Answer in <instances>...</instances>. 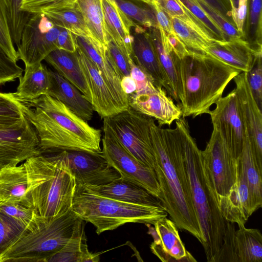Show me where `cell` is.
Returning <instances> with one entry per match:
<instances>
[{
  "label": "cell",
  "mask_w": 262,
  "mask_h": 262,
  "mask_svg": "<svg viewBox=\"0 0 262 262\" xmlns=\"http://www.w3.org/2000/svg\"><path fill=\"white\" fill-rule=\"evenodd\" d=\"M207 28L217 41L227 40L225 35L202 9L196 0H180Z\"/></svg>",
  "instance_id": "obj_44"
},
{
  "label": "cell",
  "mask_w": 262,
  "mask_h": 262,
  "mask_svg": "<svg viewBox=\"0 0 262 262\" xmlns=\"http://www.w3.org/2000/svg\"><path fill=\"white\" fill-rule=\"evenodd\" d=\"M234 235L236 262L262 261V235L257 229L238 226Z\"/></svg>",
  "instance_id": "obj_32"
},
{
  "label": "cell",
  "mask_w": 262,
  "mask_h": 262,
  "mask_svg": "<svg viewBox=\"0 0 262 262\" xmlns=\"http://www.w3.org/2000/svg\"><path fill=\"white\" fill-rule=\"evenodd\" d=\"M40 154L37 134L26 116L19 126L0 130V168Z\"/></svg>",
  "instance_id": "obj_15"
},
{
  "label": "cell",
  "mask_w": 262,
  "mask_h": 262,
  "mask_svg": "<svg viewBox=\"0 0 262 262\" xmlns=\"http://www.w3.org/2000/svg\"><path fill=\"white\" fill-rule=\"evenodd\" d=\"M80 219L71 209L51 222L43 221L22 234L0 255V262H48L66 245Z\"/></svg>",
  "instance_id": "obj_7"
},
{
  "label": "cell",
  "mask_w": 262,
  "mask_h": 262,
  "mask_svg": "<svg viewBox=\"0 0 262 262\" xmlns=\"http://www.w3.org/2000/svg\"><path fill=\"white\" fill-rule=\"evenodd\" d=\"M50 72L52 88L49 95L62 102L85 121L91 120L94 111L91 103L76 87L58 72L51 70Z\"/></svg>",
  "instance_id": "obj_25"
},
{
  "label": "cell",
  "mask_w": 262,
  "mask_h": 262,
  "mask_svg": "<svg viewBox=\"0 0 262 262\" xmlns=\"http://www.w3.org/2000/svg\"><path fill=\"white\" fill-rule=\"evenodd\" d=\"M26 230L20 223L0 210V255Z\"/></svg>",
  "instance_id": "obj_41"
},
{
  "label": "cell",
  "mask_w": 262,
  "mask_h": 262,
  "mask_svg": "<svg viewBox=\"0 0 262 262\" xmlns=\"http://www.w3.org/2000/svg\"><path fill=\"white\" fill-rule=\"evenodd\" d=\"M150 131L160 202L178 228L192 235L203 245L204 238L192 200L179 132L176 127L163 128L155 120Z\"/></svg>",
  "instance_id": "obj_2"
},
{
  "label": "cell",
  "mask_w": 262,
  "mask_h": 262,
  "mask_svg": "<svg viewBox=\"0 0 262 262\" xmlns=\"http://www.w3.org/2000/svg\"><path fill=\"white\" fill-rule=\"evenodd\" d=\"M149 29V33L160 63L169 82L172 98L180 105L181 84L178 58L169 45L166 33L158 27Z\"/></svg>",
  "instance_id": "obj_26"
},
{
  "label": "cell",
  "mask_w": 262,
  "mask_h": 262,
  "mask_svg": "<svg viewBox=\"0 0 262 262\" xmlns=\"http://www.w3.org/2000/svg\"><path fill=\"white\" fill-rule=\"evenodd\" d=\"M104 20L111 40L133 59L132 27L136 26L120 9L116 0H102Z\"/></svg>",
  "instance_id": "obj_24"
},
{
  "label": "cell",
  "mask_w": 262,
  "mask_h": 262,
  "mask_svg": "<svg viewBox=\"0 0 262 262\" xmlns=\"http://www.w3.org/2000/svg\"><path fill=\"white\" fill-rule=\"evenodd\" d=\"M178 64L184 118L208 114L227 85L241 72L206 53L192 51L178 58Z\"/></svg>",
  "instance_id": "obj_5"
},
{
  "label": "cell",
  "mask_w": 262,
  "mask_h": 262,
  "mask_svg": "<svg viewBox=\"0 0 262 262\" xmlns=\"http://www.w3.org/2000/svg\"><path fill=\"white\" fill-rule=\"evenodd\" d=\"M41 13L57 27L67 29L77 36L93 38L76 5L70 8L45 9Z\"/></svg>",
  "instance_id": "obj_34"
},
{
  "label": "cell",
  "mask_w": 262,
  "mask_h": 262,
  "mask_svg": "<svg viewBox=\"0 0 262 262\" xmlns=\"http://www.w3.org/2000/svg\"><path fill=\"white\" fill-rule=\"evenodd\" d=\"M129 64L130 69V75L134 80L136 85L135 92L145 89L151 84L154 83L145 73L136 64L134 61H130Z\"/></svg>",
  "instance_id": "obj_52"
},
{
  "label": "cell",
  "mask_w": 262,
  "mask_h": 262,
  "mask_svg": "<svg viewBox=\"0 0 262 262\" xmlns=\"http://www.w3.org/2000/svg\"><path fill=\"white\" fill-rule=\"evenodd\" d=\"M106 51L118 70L121 78L130 76L129 62L134 60L130 59L110 38Z\"/></svg>",
  "instance_id": "obj_49"
},
{
  "label": "cell",
  "mask_w": 262,
  "mask_h": 262,
  "mask_svg": "<svg viewBox=\"0 0 262 262\" xmlns=\"http://www.w3.org/2000/svg\"><path fill=\"white\" fill-rule=\"evenodd\" d=\"M134 28L132 46L134 62L155 85L163 88L172 98L168 79L161 66L149 32L139 25Z\"/></svg>",
  "instance_id": "obj_19"
},
{
  "label": "cell",
  "mask_w": 262,
  "mask_h": 262,
  "mask_svg": "<svg viewBox=\"0 0 262 262\" xmlns=\"http://www.w3.org/2000/svg\"><path fill=\"white\" fill-rule=\"evenodd\" d=\"M78 0H23L21 11L30 14L41 13L48 8L73 7Z\"/></svg>",
  "instance_id": "obj_46"
},
{
  "label": "cell",
  "mask_w": 262,
  "mask_h": 262,
  "mask_svg": "<svg viewBox=\"0 0 262 262\" xmlns=\"http://www.w3.org/2000/svg\"><path fill=\"white\" fill-rule=\"evenodd\" d=\"M23 163L28 179L26 200L38 216L51 222L71 210L76 183L63 160L53 153L40 154Z\"/></svg>",
  "instance_id": "obj_4"
},
{
  "label": "cell",
  "mask_w": 262,
  "mask_h": 262,
  "mask_svg": "<svg viewBox=\"0 0 262 262\" xmlns=\"http://www.w3.org/2000/svg\"><path fill=\"white\" fill-rule=\"evenodd\" d=\"M177 35L192 51L205 53L206 48L215 41L209 40L176 17H169Z\"/></svg>",
  "instance_id": "obj_37"
},
{
  "label": "cell",
  "mask_w": 262,
  "mask_h": 262,
  "mask_svg": "<svg viewBox=\"0 0 262 262\" xmlns=\"http://www.w3.org/2000/svg\"><path fill=\"white\" fill-rule=\"evenodd\" d=\"M78 47L100 72L121 111L129 107L128 95L121 86V77L106 49L92 37L76 35Z\"/></svg>",
  "instance_id": "obj_17"
},
{
  "label": "cell",
  "mask_w": 262,
  "mask_h": 262,
  "mask_svg": "<svg viewBox=\"0 0 262 262\" xmlns=\"http://www.w3.org/2000/svg\"><path fill=\"white\" fill-rule=\"evenodd\" d=\"M261 0H252L249 17V30L252 46L261 50Z\"/></svg>",
  "instance_id": "obj_45"
},
{
  "label": "cell",
  "mask_w": 262,
  "mask_h": 262,
  "mask_svg": "<svg viewBox=\"0 0 262 262\" xmlns=\"http://www.w3.org/2000/svg\"><path fill=\"white\" fill-rule=\"evenodd\" d=\"M61 29L41 13L30 14L16 50L18 59L24 62L25 68L42 62L57 49V37Z\"/></svg>",
  "instance_id": "obj_10"
},
{
  "label": "cell",
  "mask_w": 262,
  "mask_h": 262,
  "mask_svg": "<svg viewBox=\"0 0 262 262\" xmlns=\"http://www.w3.org/2000/svg\"><path fill=\"white\" fill-rule=\"evenodd\" d=\"M26 102L19 100L15 93L0 92V130L20 125L26 119Z\"/></svg>",
  "instance_id": "obj_35"
},
{
  "label": "cell",
  "mask_w": 262,
  "mask_h": 262,
  "mask_svg": "<svg viewBox=\"0 0 262 262\" xmlns=\"http://www.w3.org/2000/svg\"><path fill=\"white\" fill-rule=\"evenodd\" d=\"M149 227L148 233L154 238L150 245L152 252L164 262H194L196 260L187 250L175 223L167 217Z\"/></svg>",
  "instance_id": "obj_18"
},
{
  "label": "cell",
  "mask_w": 262,
  "mask_h": 262,
  "mask_svg": "<svg viewBox=\"0 0 262 262\" xmlns=\"http://www.w3.org/2000/svg\"><path fill=\"white\" fill-rule=\"evenodd\" d=\"M79 63L91 95L93 110L104 119L120 112L106 82L94 63L77 47Z\"/></svg>",
  "instance_id": "obj_20"
},
{
  "label": "cell",
  "mask_w": 262,
  "mask_h": 262,
  "mask_svg": "<svg viewBox=\"0 0 262 262\" xmlns=\"http://www.w3.org/2000/svg\"><path fill=\"white\" fill-rule=\"evenodd\" d=\"M0 52L14 62L19 60L10 31L8 0H0Z\"/></svg>",
  "instance_id": "obj_39"
},
{
  "label": "cell",
  "mask_w": 262,
  "mask_h": 262,
  "mask_svg": "<svg viewBox=\"0 0 262 262\" xmlns=\"http://www.w3.org/2000/svg\"><path fill=\"white\" fill-rule=\"evenodd\" d=\"M25 113L36 132L41 154L62 150L101 153V130L90 125L56 98L44 95L26 102Z\"/></svg>",
  "instance_id": "obj_3"
},
{
  "label": "cell",
  "mask_w": 262,
  "mask_h": 262,
  "mask_svg": "<svg viewBox=\"0 0 262 262\" xmlns=\"http://www.w3.org/2000/svg\"><path fill=\"white\" fill-rule=\"evenodd\" d=\"M44 60L76 87L91 103L90 93L80 67L76 51L70 52L57 49L50 53Z\"/></svg>",
  "instance_id": "obj_28"
},
{
  "label": "cell",
  "mask_w": 262,
  "mask_h": 262,
  "mask_svg": "<svg viewBox=\"0 0 262 262\" xmlns=\"http://www.w3.org/2000/svg\"><path fill=\"white\" fill-rule=\"evenodd\" d=\"M23 0H8L9 7L10 28L15 46L20 42L24 27L30 14L21 10Z\"/></svg>",
  "instance_id": "obj_42"
},
{
  "label": "cell",
  "mask_w": 262,
  "mask_h": 262,
  "mask_svg": "<svg viewBox=\"0 0 262 262\" xmlns=\"http://www.w3.org/2000/svg\"><path fill=\"white\" fill-rule=\"evenodd\" d=\"M72 210L89 222L100 234L126 223L154 225L168 213L162 205H140L97 195L83 186H76Z\"/></svg>",
  "instance_id": "obj_6"
},
{
  "label": "cell",
  "mask_w": 262,
  "mask_h": 262,
  "mask_svg": "<svg viewBox=\"0 0 262 262\" xmlns=\"http://www.w3.org/2000/svg\"><path fill=\"white\" fill-rule=\"evenodd\" d=\"M205 53L246 73L251 70L257 58L261 57V51L243 38L215 41L206 48Z\"/></svg>",
  "instance_id": "obj_21"
},
{
  "label": "cell",
  "mask_w": 262,
  "mask_h": 262,
  "mask_svg": "<svg viewBox=\"0 0 262 262\" xmlns=\"http://www.w3.org/2000/svg\"><path fill=\"white\" fill-rule=\"evenodd\" d=\"M129 107L156 120L158 125L170 126L182 117L181 106L161 86L151 84L145 89L128 95Z\"/></svg>",
  "instance_id": "obj_14"
},
{
  "label": "cell",
  "mask_w": 262,
  "mask_h": 262,
  "mask_svg": "<svg viewBox=\"0 0 262 262\" xmlns=\"http://www.w3.org/2000/svg\"><path fill=\"white\" fill-rule=\"evenodd\" d=\"M120 83L123 91L126 95H128L136 91V85L130 76L123 77Z\"/></svg>",
  "instance_id": "obj_55"
},
{
  "label": "cell",
  "mask_w": 262,
  "mask_h": 262,
  "mask_svg": "<svg viewBox=\"0 0 262 262\" xmlns=\"http://www.w3.org/2000/svg\"><path fill=\"white\" fill-rule=\"evenodd\" d=\"M202 152L217 201L218 199L228 194L236 181V159L214 128L205 149Z\"/></svg>",
  "instance_id": "obj_13"
},
{
  "label": "cell",
  "mask_w": 262,
  "mask_h": 262,
  "mask_svg": "<svg viewBox=\"0 0 262 262\" xmlns=\"http://www.w3.org/2000/svg\"><path fill=\"white\" fill-rule=\"evenodd\" d=\"M116 2L120 9L135 25L149 29L158 27L154 11L126 0H116Z\"/></svg>",
  "instance_id": "obj_40"
},
{
  "label": "cell",
  "mask_w": 262,
  "mask_h": 262,
  "mask_svg": "<svg viewBox=\"0 0 262 262\" xmlns=\"http://www.w3.org/2000/svg\"><path fill=\"white\" fill-rule=\"evenodd\" d=\"M101 153L121 177L145 189L159 201L161 190L154 170L128 151L113 134L103 127Z\"/></svg>",
  "instance_id": "obj_9"
},
{
  "label": "cell",
  "mask_w": 262,
  "mask_h": 262,
  "mask_svg": "<svg viewBox=\"0 0 262 262\" xmlns=\"http://www.w3.org/2000/svg\"><path fill=\"white\" fill-rule=\"evenodd\" d=\"M99 253L89 251L84 230V221L80 219L66 245L48 262H98Z\"/></svg>",
  "instance_id": "obj_31"
},
{
  "label": "cell",
  "mask_w": 262,
  "mask_h": 262,
  "mask_svg": "<svg viewBox=\"0 0 262 262\" xmlns=\"http://www.w3.org/2000/svg\"><path fill=\"white\" fill-rule=\"evenodd\" d=\"M155 13L158 28L166 34L177 35L174 32L170 18L162 8L158 0H155L151 5Z\"/></svg>",
  "instance_id": "obj_50"
},
{
  "label": "cell",
  "mask_w": 262,
  "mask_h": 262,
  "mask_svg": "<svg viewBox=\"0 0 262 262\" xmlns=\"http://www.w3.org/2000/svg\"><path fill=\"white\" fill-rule=\"evenodd\" d=\"M210 110L213 128L221 135L233 156L237 159L241 155L245 140L246 130L239 110L235 89L215 103Z\"/></svg>",
  "instance_id": "obj_12"
},
{
  "label": "cell",
  "mask_w": 262,
  "mask_h": 262,
  "mask_svg": "<svg viewBox=\"0 0 262 262\" xmlns=\"http://www.w3.org/2000/svg\"><path fill=\"white\" fill-rule=\"evenodd\" d=\"M236 163L247 183L254 213L262 207V167L255 160L247 136Z\"/></svg>",
  "instance_id": "obj_30"
},
{
  "label": "cell",
  "mask_w": 262,
  "mask_h": 262,
  "mask_svg": "<svg viewBox=\"0 0 262 262\" xmlns=\"http://www.w3.org/2000/svg\"><path fill=\"white\" fill-rule=\"evenodd\" d=\"M224 219L238 226L245 225L253 213L247 183L236 163V179L228 194L217 199Z\"/></svg>",
  "instance_id": "obj_22"
},
{
  "label": "cell",
  "mask_w": 262,
  "mask_h": 262,
  "mask_svg": "<svg viewBox=\"0 0 262 262\" xmlns=\"http://www.w3.org/2000/svg\"><path fill=\"white\" fill-rule=\"evenodd\" d=\"M0 210L18 221L29 231L37 229L44 221L33 209L20 203L0 204Z\"/></svg>",
  "instance_id": "obj_38"
},
{
  "label": "cell",
  "mask_w": 262,
  "mask_h": 262,
  "mask_svg": "<svg viewBox=\"0 0 262 262\" xmlns=\"http://www.w3.org/2000/svg\"><path fill=\"white\" fill-rule=\"evenodd\" d=\"M52 153L64 161L75 178L76 186L105 185L121 177L109 165L102 153L82 150H62Z\"/></svg>",
  "instance_id": "obj_11"
},
{
  "label": "cell",
  "mask_w": 262,
  "mask_h": 262,
  "mask_svg": "<svg viewBox=\"0 0 262 262\" xmlns=\"http://www.w3.org/2000/svg\"><path fill=\"white\" fill-rule=\"evenodd\" d=\"M207 4L220 12L224 16H231L229 11L221 0H203Z\"/></svg>",
  "instance_id": "obj_56"
},
{
  "label": "cell",
  "mask_w": 262,
  "mask_h": 262,
  "mask_svg": "<svg viewBox=\"0 0 262 262\" xmlns=\"http://www.w3.org/2000/svg\"><path fill=\"white\" fill-rule=\"evenodd\" d=\"M80 11L92 37L105 49L110 39L104 20L102 0H78Z\"/></svg>",
  "instance_id": "obj_33"
},
{
  "label": "cell",
  "mask_w": 262,
  "mask_h": 262,
  "mask_svg": "<svg viewBox=\"0 0 262 262\" xmlns=\"http://www.w3.org/2000/svg\"><path fill=\"white\" fill-rule=\"evenodd\" d=\"M231 7V15H232V19H233L235 17L237 12L239 0H229Z\"/></svg>",
  "instance_id": "obj_57"
},
{
  "label": "cell",
  "mask_w": 262,
  "mask_h": 262,
  "mask_svg": "<svg viewBox=\"0 0 262 262\" xmlns=\"http://www.w3.org/2000/svg\"><path fill=\"white\" fill-rule=\"evenodd\" d=\"M136 1H140V2L146 3V4H148V5L151 6L152 5V3L155 0H136Z\"/></svg>",
  "instance_id": "obj_58"
},
{
  "label": "cell",
  "mask_w": 262,
  "mask_h": 262,
  "mask_svg": "<svg viewBox=\"0 0 262 262\" xmlns=\"http://www.w3.org/2000/svg\"><path fill=\"white\" fill-rule=\"evenodd\" d=\"M24 70L0 52V85L15 81L23 75Z\"/></svg>",
  "instance_id": "obj_48"
},
{
  "label": "cell",
  "mask_w": 262,
  "mask_h": 262,
  "mask_svg": "<svg viewBox=\"0 0 262 262\" xmlns=\"http://www.w3.org/2000/svg\"><path fill=\"white\" fill-rule=\"evenodd\" d=\"M77 47L76 35L67 29L62 28L57 37V49L70 52H75Z\"/></svg>",
  "instance_id": "obj_51"
},
{
  "label": "cell",
  "mask_w": 262,
  "mask_h": 262,
  "mask_svg": "<svg viewBox=\"0 0 262 262\" xmlns=\"http://www.w3.org/2000/svg\"><path fill=\"white\" fill-rule=\"evenodd\" d=\"M238 105L253 155L262 167V113L249 87L247 73L241 72L233 79Z\"/></svg>",
  "instance_id": "obj_16"
},
{
  "label": "cell",
  "mask_w": 262,
  "mask_h": 262,
  "mask_svg": "<svg viewBox=\"0 0 262 262\" xmlns=\"http://www.w3.org/2000/svg\"><path fill=\"white\" fill-rule=\"evenodd\" d=\"M27 185V174L23 163L0 168V204L20 203L28 206L26 200Z\"/></svg>",
  "instance_id": "obj_29"
},
{
  "label": "cell",
  "mask_w": 262,
  "mask_h": 262,
  "mask_svg": "<svg viewBox=\"0 0 262 262\" xmlns=\"http://www.w3.org/2000/svg\"><path fill=\"white\" fill-rule=\"evenodd\" d=\"M169 45L176 56L178 59H182L188 55L189 50L177 35L166 34Z\"/></svg>",
  "instance_id": "obj_53"
},
{
  "label": "cell",
  "mask_w": 262,
  "mask_h": 262,
  "mask_svg": "<svg viewBox=\"0 0 262 262\" xmlns=\"http://www.w3.org/2000/svg\"><path fill=\"white\" fill-rule=\"evenodd\" d=\"M169 17H176L206 38L216 41L204 24L193 14L180 0H158Z\"/></svg>",
  "instance_id": "obj_36"
},
{
  "label": "cell",
  "mask_w": 262,
  "mask_h": 262,
  "mask_svg": "<svg viewBox=\"0 0 262 262\" xmlns=\"http://www.w3.org/2000/svg\"><path fill=\"white\" fill-rule=\"evenodd\" d=\"M247 81L253 97L262 111V62L261 57L257 58L251 70L247 73Z\"/></svg>",
  "instance_id": "obj_47"
},
{
  "label": "cell",
  "mask_w": 262,
  "mask_h": 262,
  "mask_svg": "<svg viewBox=\"0 0 262 262\" xmlns=\"http://www.w3.org/2000/svg\"><path fill=\"white\" fill-rule=\"evenodd\" d=\"M52 88L50 69L42 62L25 68L24 74L19 78L15 93L20 100L30 102L44 95H49Z\"/></svg>",
  "instance_id": "obj_27"
},
{
  "label": "cell",
  "mask_w": 262,
  "mask_h": 262,
  "mask_svg": "<svg viewBox=\"0 0 262 262\" xmlns=\"http://www.w3.org/2000/svg\"><path fill=\"white\" fill-rule=\"evenodd\" d=\"M154 120L129 107L104 118L103 127L138 160L154 169L155 158L150 126Z\"/></svg>",
  "instance_id": "obj_8"
},
{
  "label": "cell",
  "mask_w": 262,
  "mask_h": 262,
  "mask_svg": "<svg viewBox=\"0 0 262 262\" xmlns=\"http://www.w3.org/2000/svg\"><path fill=\"white\" fill-rule=\"evenodd\" d=\"M202 9L225 35L227 40L243 38L244 34L239 32L235 25L226 17L211 7L203 0H196Z\"/></svg>",
  "instance_id": "obj_43"
},
{
  "label": "cell",
  "mask_w": 262,
  "mask_h": 262,
  "mask_svg": "<svg viewBox=\"0 0 262 262\" xmlns=\"http://www.w3.org/2000/svg\"><path fill=\"white\" fill-rule=\"evenodd\" d=\"M248 0H239L235 17L233 19L237 30L244 34V26L247 13Z\"/></svg>",
  "instance_id": "obj_54"
},
{
  "label": "cell",
  "mask_w": 262,
  "mask_h": 262,
  "mask_svg": "<svg viewBox=\"0 0 262 262\" xmlns=\"http://www.w3.org/2000/svg\"><path fill=\"white\" fill-rule=\"evenodd\" d=\"M181 137L194 206L204 238L202 245L209 262H234V224L221 214L208 170L185 118L176 121Z\"/></svg>",
  "instance_id": "obj_1"
},
{
  "label": "cell",
  "mask_w": 262,
  "mask_h": 262,
  "mask_svg": "<svg viewBox=\"0 0 262 262\" xmlns=\"http://www.w3.org/2000/svg\"><path fill=\"white\" fill-rule=\"evenodd\" d=\"M83 187L97 195L127 203L162 205L157 198L143 187L121 177L105 185Z\"/></svg>",
  "instance_id": "obj_23"
}]
</instances>
